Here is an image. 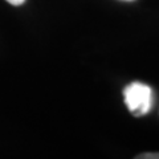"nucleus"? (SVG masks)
I'll return each instance as SVG.
<instances>
[{
  "instance_id": "f257e3e1",
  "label": "nucleus",
  "mask_w": 159,
  "mask_h": 159,
  "mask_svg": "<svg viewBox=\"0 0 159 159\" xmlns=\"http://www.w3.org/2000/svg\"><path fill=\"white\" fill-rule=\"evenodd\" d=\"M125 102L134 116H143L151 106V89L145 84L131 82L125 88Z\"/></svg>"
},
{
  "instance_id": "f03ea898",
  "label": "nucleus",
  "mask_w": 159,
  "mask_h": 159,
  "mask_svg": "<svg viewBox=\"0 0 159 159\" xmlns=\"http://www.w3.org/2000/svg\"><path fill=\"white\" fill-rule=\"evenodd\" d=\"M138 158H145V159H159V154L157 152H147V154H143V155H139Z\"/></svg>"
},
{
  "instance_id": "7ed1b4c3",
  "label": "nucleus",
  "mask_w": 159,
  "mask_h": 159,
  "mask_svg": "<svg viewBox=\"0 0 159 159\" xmlns=\"http://www.w3.org/2000/svg\"><path fill=\"white\" fill-rule=\"evenodd\" d=\"M9 4H12V6H20V4H23L25 0H7Z\"/></svg>"
}]
</instances>
